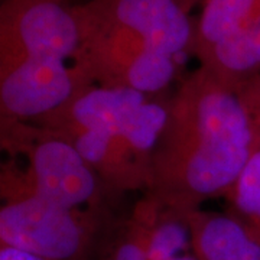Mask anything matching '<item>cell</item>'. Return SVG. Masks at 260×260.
<instances>
[{
    "instance_id": "obj_2",
    "label": "cell",
    "mask_w": 260,
    "mask_h": 260,
    "mask_svg": "<svg viewBox=\"0 0 260 260\" xmlns=\"http://www.w3.org/2000/svg\"><path fill=\"white\" fill-rule=\"evenodd\" d=\"M0 191V244L44 260H97L114 223L106 210L67 208L38 195L23 168L3 162Z\"/></svg>"
},
{
    "instance_id": "obj_8",
    "label": "cell",
    "mask_w": 260,
    "mask_h": 260,
    "mask_svg": "<svg viewBox=\"0 0 260 260\" xmlns=\"http://www.w3.org/2000/svg\"><path fill=\"white\" fill-rule=\"evenodd\" d=\"M106 12L155 51L178 59L189 52L194 25L179 0H100Z\"/></svg>"
},
{
    "instance_id": "obj_13",
    "label": "cell",
    "mask_w": 260,
    "mask_h": 260,
    "mask_svg": "<svg viewBox=\"0 0 260 260\" xmlns=\"http://www.w3.org/2000/svg\"><path fill=\"white\" fill-rule=\"evenodd\" d=\"M158 203V213L148 234V260H175L192 251L191 211L164 204L159 200Z\"/></svg>"
},
{
    "instance_id": "obj_14",
    "label": "cell",
    "mask_w": 260,
    "mask_h": 260,
    "mask_svg": "<svg viewBox=\"0 0 260 260\" xmlns=\"http://www.w3.org/2000/svg\"><path fill=\"white\" fill-rule=\"evenodd\" d=\"M224 198L229 205L227 213L260 240V150Z\"/></svg>"
},
{
    "instance_id": "obj_3",
    "label": "cell",
    "mask_w": 260,
    "mask_h": 260,
    "mask_svg": "<svg viewBox=\"0 0 260 260\" xmlns=\"http://www.w3.org/2000/svg\"><path fill=\"white\" fill-rule=\"evenodd\" d=\"M81 42L73 65L93 84L156 97L177 75L178 59L164 55L113 19L100 0L73 6Z\"/></svg>"
},
{
    "instance_id": "obj_4",
    "label": "cell",
    "mask_w": 260,
    "mask_h": 260,
    "mask_svg": "<svg viewBox=\"0 0 260 260\" xmlns=\"http://www.w3.org/2000/svg\"><path fill=\"white\" fill-rule=\"evenodd\" d=\"M168 117V99L149 97L116 123L61 133L100 178L109 195L148 191L152 158Z\"/></svg>"
},
{
    "instance_id": "obj_17",
    "label": "cell",
    "mask_w": 260,
    "mask_h": 260,
    "mask_svg": "<svg viewBox=\"0 0 260 260\" xmlns=\"http://www.w3.org/2000/svg\"><path fill=\"white\" fill-rule=\"evenodd\" d=\"M205 0H179V3H181V6L184 8L186 13L189 15L191 13V10L195 9L197 6H203V3H204Z\"/></svg>"
},
{
    "instance_id": "obj_18",
    "label": "cell",
    "mask_w": 260,
    "mask_h": 260,
    "mask_svg": "<svg viewBox=\"0 0 260 260\" xmlns=\"http://www.w3.org/2000/svg\"><path fill=\"white\" fill-rule=\"evenodd\" d=\"M175 260H198L195 257V254L192 251H189V253H186V254H182V256H179L178 259Z\"/></svg>"
},
{
    "instance_id": "obj_7",
    "label": "cell",
    "mask_w": 260,
    "mask_h": 260,
    "mask_svg": "<svg viewBox=\"0 0 260 260\" xmlns=\"http://www.w3.org/2000/svg\"><path fill=\"white\" fill-rule=\"evenodd\" d=\"M93 84L73 62L29 59L0 70V120L38 123Z\"/></svg>"
},
{
    "instance_id": "obj_11",
    "label": "cell",
    "mask_w": 260,
    "mask_h": 260,
    "mask_svg": "<svg viewBox=\"0 0 260 260\" xmlns=\"http://www.w3.org/2000/svg\"><path fill=\"white\" fill-rule=\"evenodd\" d=\"M260 13V0H205L194 25L189 52L197 58L233 37Z\"/></svg>"
},
{
    "instance_id": "obj_12",
    "label": "cell",
    "mask_w": 260,
    "mask_h": 260,
    "mask_svg": "<svg viewBox=\"0 0 260 260\" xmlns=\"http://www.w3.org/2000/svg\"><path fill=\"white\" fill-rule=\"evenodd\" d=\"M158 207V200L145 192L129 217L110 225L97 260H148V234Z\"/></svg>"
},
{
    "instance_id": "obj_1",
    "label": "cell",
    "mask_w": 260,
    "mask_h": 260,
    "mask_svg": "<svg viewBox=\"0 0 260 260\" xmlns=\"http://www.w3.org/2000/svg\"><path fill=\"white\" fill-rule=\"evenodd\" d=\"M260 150V135L237 91L203 67L168 97L148 194L185 211L227 194Z\"/></svg>"
},
{
    "instance_id": "obj_5",
    "label": "cell",
    "mask_w": 260,
    "mask_h": 260,
    "mask_svg": "<svg viewBox=\"0 0 260 260\" xmlns=\"http://www.w3.org/2000/svg\"><path fill=\"white\" fill-rule=\"evenodd\" d=\"M0 129L2 149L26 159L23 174L34 192L67 208L106 210L110 195L65 136L15 120H0Z\"/></svg>"
},
{
    "instance_id": "obj_9",
    "label": "cell",
    "mask_w": 260,
    "mask_h": 260,
    "mask_svg": "<svg viewBox=\"0 0 260 260\" xmlns=\"http://www.w3.org/2000/svg\"><path fill=\"white\" fill-rule=\"evenodd\" d=\"M192 253L198 260H260L257 240L229 213H189Z\"/></svg>"
},
{
    "instance_id": "obj_15",
    "label": "cell",
    "mask_w": 260,
    "mask_h": 260,
    "mask_svg": "<svg viewBox=\"0 0 260 260\" xmlns=\"http://www.w3.org/2000/svg\"><path fill=\"white\" fill-rule=\"evenodd\" d=\"M236 91L260 135V74L240 84Z\"/></svg>"
},
{
    "instance_id": "obj_19",
    "label": "cell",
    "mask_w": 260,
    "mask_h": 260,
    "mask_svg": "<svg viewBox=\"0 0 260 260\" xmlns=\"http://www.w3.org/2000/svg\"><path fill=\"white\" fill-rule=\"evenodd\" d=\"M62 2H64V0H62Z\"/></svg>"
},
{
    "instance_id": "obj_10",
    "label": "cell",
    "mask_w": 260,
    "mask_h": 260,
    "mask_svg": "<svg viewBox=\"0 0 260 260\" xmlns=\"http://www.w3.org/2000/svg\"><path fill=\"white\" fill-rule=\"evenodd\" d=\"M200 67L225 85H239L260 74V13L247 26L197 56Z\"/></svg>"
},
{
    "instance_id": "obj_16",
    "label": "cell",
    "mask_w": 260,
    "mask_h": 260,
    "mask_svg": "<svg viewBox=\"0 0 260 260\" xmlns=\"http://www.w3.org/2000/svg\"><path fill=\"white\" fill-rule=\"evenodd\" d=\"M0 260H44L37 256H32L29 253L15 250L6 246H0Z\"/></svg>"
},
{
    "instance_id": "obj_6",
    "label": "cell",
    "mask_w": 260,
    "mask_h": 260,
    "mask_svg": "<svg viewBox=\"0 0 260 260\" xmlns=\"http://www.w3.org/2000/svg\"><path fill=\"white\" fill-rule=\"evenodd\" d=\"M81 35L73 6L62 0H3L0 70L29 59L71 61Z\"/></svg>"
}]
</instances>
